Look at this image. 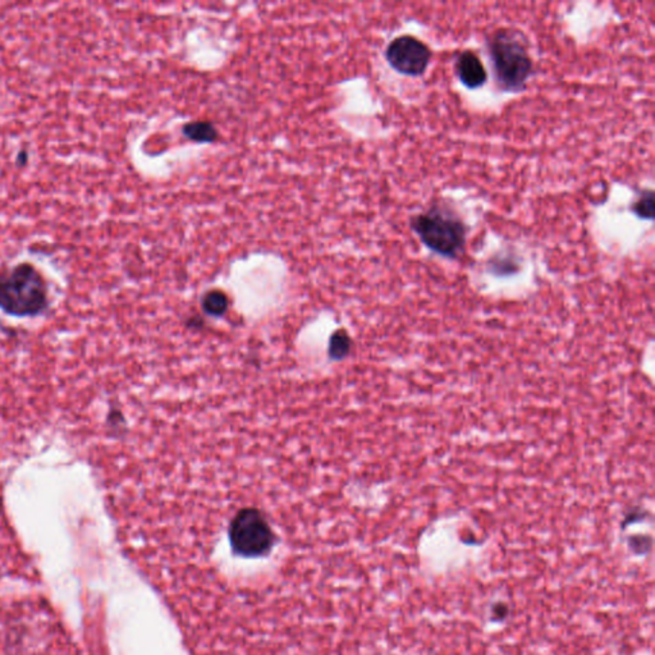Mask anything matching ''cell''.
Segmentation results:
<instances>
[{
  "label": "cell",
  "instance_id": "cell-3",
  "mask_svg": "<svg viewBox=\"0 0 655 655\" xmlns=\"http://www.w3.org/2000/svg\"><path fill=\"white\" fill-rule=\"evenodd\" d=\"M411 227L426 248L440 256L454 259L465 249L468 234L465 223L456 214L439 205L415 217Z\"/></svg>",
  "mask_w": 655,
  "mask_h": 655
},
{
  "label": "cell",
  "instance_id": "cell-8",
  "mask_svg": "<svg viewBox=\"0 0 655 655\" xmlns=\"http://www.w3.org/2000/svg\"><path fill=\"white\" fill-rule=\"evenodd\" d=\"M655 196L653 191L648 190L642 193L636 202H634L633 213L637 218L645 220L654 219Z\"/></svg>",
  "mask_w": 655,
  "mask_h": 655
},
{
  "label": "cell",
  "instance_id": "cell-9",
  "mask_svg": "<svg viewBox=\"0 0 655 655\" xmlns=\"http://www.w3.org/2000/svg\"><path fill=\"white\" fill-rule=\"evenodd\" d=\"M350 350V339L344 333H338L332 339V344H330V353L335 358H342L347 351Z\"/></svg>",
  "mask_w": 655,
  "mask_h": 655
},
{
  "label": "cell",
  "instance_id": "cell-7",
  "mask_svg": "<svg viewBox=\"0 0 655 655\" xmlns=\"http://www.w3.org/2000/svg\"><path fill=\"white\" fill-rule=\"evenodd\" d=\"M202 309L209 315H214V317H220L225 314L228 309V298L227 296L220 291L208 292L207 295L202 298Z\"/></svg>",
  "mask_w": 655,
  "mask_h": 655
},
{
  "label": "cell",
  "instance_id": "cell-2",
  "mask_svg": "<svg viewBox=\"0 0 655 655\" xmlns=\"http://www.w3.org/2000/svg\"><path fill=\"white\" fill-rule=\"evenodd\" d=\"M498 85L507 92H521L533 76V59L517 35L500 30L488 42Z\"/></svg>",
  "mask_w": 655,
  "mask_h": 655
},
{
  "label": "cell",
  "instance_id": "cell-4",
  "mask_svg": "<svg viewBox=\"0 0 655 655\" xmlns=\"http://www.w3.org/2000/svg\"><path fill=\"white\" fill-rule=\"evenodd\" d=\"M387 62L394 71L405 76L419 77L425 74L430 63V49L410 35L396 37L385 51Z\"/></svg>",
  "mask_w": 655,
  "mask_h": 655
},
{
  "label": "cell",
  "instance_id": "cell-5",
  "mask_svg": "<svg viewBox=\"0 0 655 655\" xmlns=\"http://www.w3.org/2000/svg\"><path fill=\"white\" fill-rule=\"evenodd\" d=\"M456 72L462 85L468 89H479L488 80V74L474 51H466L459 55Z\"/></svg>",
  "mask_w": 655,
  "mask_h": 655
},
{
  "label": "cell",
  "instance_id": "cell-6",
  "mask_svg": "<svg viewBox=\"0 0 655 655\" xmlns=\"http://www.w3.org/2000/svg\"><path fill=\"white\" fill-rule=\"evenodd\" d=\"M182 132L191 141L210 144V142L218 140V131L214 124L209 122H191V123L185 124Z\"/></svg>",
  "mask_w": 655,
  "mask_h": 655
},
{
  "label": "cell",
  "instance_id": "cell-1",
  "mask_svg": "<svg viewBox=\"0 0 655 655\" xmlns=\"http://www.w3.org/2000/svg\"><path fill=\"white\" fill-rule=\"evenodd\" d=\"M48 291L44 280L28 264L0 275V309L16 317H31L45 309Z\"/></svg>",
  "mask_w": 655,
  "mask_h": 655
}]
</instances>
